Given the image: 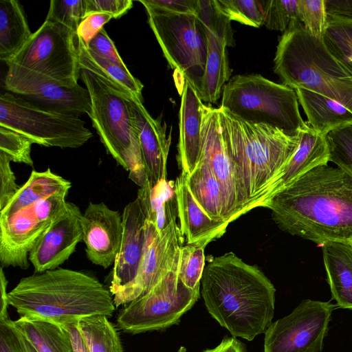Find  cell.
Listing matches in <instances>:
<instances>
[{
  "label": "cell",
  "mask_w": 352,
  "mask_h": 352,
  "mask_svg": "<svg viewBox=\"0 0 352 352\" xmlns=\"http://www.w3.org/2000/svg\"><path fill=\"white\" fill-rule=\"evenodd\" d=\"M264 13L263 25L269 30L285 32L302 23L298 0L261 1Z\"/></svg>",
  "instance_id": "35"
},
{
  "label": "cell",
  "mask_w": 352,
  "mask_h": 352,
  "mask_svg": "<svg viewBox=\"0 0 352 352\" xmlns=\"http://www.w3.org/2000/svg\"><path fill=\"white\" fill-rule=\"evenodd\" d=\"M218 113L245 213L263 207L298 147L299 133L291 136L267 124L248 122L221 107Z\"/></svg>",
  "instance_id": "3"
},
{
  "label": "cell",
  "mask_w": 352,
  "mask_h": 352,
  "mask_svg": "<svg viewBox=\"0 0 352 352\" xmlns=\"http://www.w3.org/2000/svg\"><path fill=\"white\" fill-rule=\"evenodd\" d=\"M67 193H56L0 217V263L2 267L26 270L29 254L36 243L63 210Z\"/></svg>",
  "instance_id": "12"
},
{
  "label": "cell",
  "mask_w": 352,
  "mask_h": 352,
  "mask_svg": "<svg viewBox=\"0 0 352 352\" xmlns=\"http://www.w3.org/2000/svg\"><path fill=\"white\" fill-rule=\"evenodd\" d=\"M200 158L209 164L221 184L224 199L223 220L230 223L245 214L234 166L222 136L218 109L204 104Z\"/></svg>",
  "instance_id": "16"
},
{
  "label": "cell",
  "mask_w": 352,
  "mask_h": 352,
  "mask_svg": "<svg viewBox=\"0 0 352 352\" xmlns=\"http://www.w3.org/2000/svg\"><path fill=\"white\" fill-rule=\"evenodd\" d=\"M350 243H351V244L352 245V241H350Z\"/></svg>",
  "instance_id": "53"
},
{
  "label": "cell",
  "mask_w": 352,
  "mask_h": 352,
  "mask_svg": "<svg viewBox=\"0 0 352 352\" xmlns=\"http://www.w3.org/2000/svg\"><path fill=\"white\" fill-rule=\"evenodd\" d=\"M139 199L146 219L154 224L160 232L177 216V207L175 192V182L166 179L159 182L151 187L147 182L138 190Z\"/></svg>",
  "instance_id": "30"
},
{
  "label": "cell",
  "mask_w": 352,
  "mask_h": 352,
  "mask_svg": "<svg viewBox=\"0 0 352 352\" xmlns=\"http://www.w3.org/2000/svg\"><path fill=\"white\" fill-rule=\"evenodd\" d=\"M8 280L3 272V267L0 269V320L8 319V299L7 292Z\"/></svg>",
  "instance_id": "51"
},
{
  "label": "cell",
  "mask_w": 352,
  "mask_h": 352,
  "mask_svg": "<svg viewBox=\"0 0 352 352\" xmlns=\"http://www.w3.org/2000/svg\"><path fill=\"white\" fill-rule=\"evenodd\" d=\"M175 192L179 226L186 244H208L223 235L229 223L214 220L204 211L193 197L186 175L181 174L177 177Z\"/></svg>",
  "instance_id": "22"
},
{
  "label": "cell",
  "mask_w": 352,
  "mask_h": 352,
  "mask_svg": "<svg viewBox=\"0 0 352 352\" xmlns=\"http://www.w3.org/2000/svg\"><path fill=\"white\" fill-rule=\"evenodd\" d=\"M283 231L318 245L352 241V175L328 164L305 173L264 205Z\"/></svg>",
  "instance_id": "1"
},
{
  "label": "cell",
  "mask_w": 352,
  "mask_h": 352,
  "mask_svg": "<svg viewBox=\"0 0 352 352\" xmlns=\"http://www.w3.org/2000/svg\"><path fill=\"white\" fill-rule=\"evenodd\" d=\"M205 243L186 244L180 250L178 276L188 288L194 289L200 286L205 269Z\"/></svg>",
  "instance_id": "36"
},
{
  "label": "cell",
  "mask_w": 352,
  "mask_h": 352,
  "mask_svg": "<svg viewBox=\"0 0 352 352\" xmlns=\"http://www.w3.org/2000/svg\"><path fill=\"white\" fill-rule=\"evenodd\" d=\"M322 40L331 55L352 74V22L327 21Z\"/></svg>",
  "instance_id": "34"
},
{
  "label": "cell",
  "mask_w": 352,
  "mask_h": 352,
  "mask_svg": "<svg viewBox=\"0 0 352 352\" xmlns=\"http://www.w3.org/2000/svg\"><path fill=\"white\" fill-rule=\"evenodd\" d=\"M202 352H246V346L234 337H225L216 347Z\"/></svg>",
  "instance_id": "50"
},
{
  "label": "cell",
  "mask_w": 352,
  "mask_h": 352,
  "mask_svg": "<svg viewBox=\"0 0 352 352\" xmlns=\"http://www.w3.org/2000/svg\"><path fill=\"white\" fill-rule=\"evenodd\" d=\"M200 287L208 313L233 337L252 341L272 323L274 285L256 265L234 253L212 258L205 266Z\"/></svg>",
  "instance_id": "2"
},
{
  "label": "cell",
  "mask_w": 352,
  "mask_h": 352,
  "mask_svg": "<svg viewBox=\"0 0 352 352\" xmlns=\"http://www.w3.org/2000/svg\"><path fill=\"white\" fill-rule=\"evenodd\" d=\"M78 327L89 352H124L119 333L106 316L82 318Z\"/></svg>",
  "instance_id": "33"
},
{
  "label": "cell",
  "mask_w": 352,
  "mask_h": 352,
  "mask_svg": "<svg viewBox=\"0 0 352 352\" xmlns=\"http://www.w3.org/2000/svg\"><path fill=\"white\" fill-rule=\"evenodd\" d=\"M325 136L307 123L300 130L298 147L283 169L270 198L312 168L328 164L329 153Z\"/></svg>",
  "instance_id": "23"
},
{
  "label": "cell",
  "mask_w": 352,
  "mask_h": 352,
  "mask_svg": "<svg viewBox=\"0 0 352 352\" xmlns=\"http://www.w3.org/2000/svg\"><path fill=\"white\" fill-rule=\"evenodd\" d=\"M122 217V241L113 265L109 287L113 296L129 286L136 279L146 244V217L138 197L124 207Z\"/></svg>",
  "instance_id": "19"
},
{
  "label": "cell",
  "mask_w": 352,
  "mask_h": 352,
  "mask_svg": "<svg viewBox=\"0 0 352 352\" xmlns=\"http://www.w3.org/2000/svg\"><path fill=\"white\" fill-rule=\"evenodd\" d=\"M5 88L12 94L41 105L78 116L89 114L91 98L87 88L70 86L19 66H8Z\"/></svg>",
  "instance_id": "15"
},
{
  "label": "cell",
  "mask_w": 352,
  "mask_h": 352,
  "mask_svg": "<svg viewBox=\"0 0 352 352\" xmlns=\"http://www.w3.org/2000/svg\"><path fill=\"white\" fill-rule=\"evenodd\" d=\"M335 305L305 299L289 314L270 324L264 352H320Z\"/></svg>",
  "instance_id": "13"
},
{
  "label": "cell",
  "mask_w": 352,
  "mask_h": 352,
  "mask_svg": "<svg viewBox=\"0 0 352 352\" xmlns=\"http://www.w3.org/2000/svg\"><path fill=\"white\" fill-rule=\"evenodd\" d=\"M177 217L173 218L160 232L146 219L145 249L138 276L129 286L113 296L116 307L145 294L172 270L184 243Z\"/></svg>",
  "instance_id": "14"
},
{
  "label": "cell",
  "mask_w": 352,
  "mask_h": 352,
  "mask_svg": "<svg viewBox=\"0 0 352 352\" xmlns=\"http://www.w3.org/2000/svg\"><path fill=\"white\" fill-rule=\"evenodd\" d=\"M142 4L148 24L170 67L181 74L199 94L208 54L203 23L196 14L177 13Z\"/></svg>",
  "instance_id": "9"
},
{
  "label": "cell",
  "mask_w": 352,
  "mask_h": 352,
  "mask_svg": "<svg viewBox=\"0 0 352 352\" xmlns=\"http://www.w3.org/2000/svg\"><path fill=\"white\" fill-rule=\"evenodd\" d=\"M327 21L352 22V0H324Z\"/></svg>",
  "instance_id": "48"
},
{
  "label": "cell",
  "mask_w": 352,
  "mask_h": 352,
  "mask_svg": "<svg viewBox=\"0 0 352 352\" xmlns=\"http://www.w3.org/2000/svg\"><path fill=\"white\" fill-rule=\"evenodd\" d=\"M14 322L38 352H74L68 331L56 322L29 316Z\"/></svg>",
  "instance_id": "31"
},
{
  "label": "cell",
  "mask_w": 352,
  "mask_h": 352,
  "mask_svg": "<svg viewBox=\"0 0 352 352\" xmlns=\"http://www.w3.org/2000/svg\"><path fill=\"white\" fill-rule=\"evenodd\" d=\"M32 34L20 3L16 0H1L0 59L8 63Z\"/></svg>",
  "instance_id": "29"
},
{
  "label": "cell",
  "mask_w": 352,
  "mask_h": 352,
  "mask_svg": "<svg viewBox=\"0 0 352 352\" xmlns=\"http://www.w3.org/2000/svg\"><path fill=\"white\" fill-rule=\"evenodd\" d=\"M321 246L332 298L338 307L352 310V245L328 241Z\"/></svg>",
  "instance_id": "24"
},
{
  "label": "cell",
  "mask_w": 352,
  "mask_h": 352,
  "mask_svg": "<svg viewBox=\"0 0 352 352\" xmlns=\"http://www.w3.org/2000/svg\"><path fill=\"white\" fill-rule=\"evenodd\" d=\"M82 241L93 263L107 268L113 265L123 231L122 217L104 203L89 202L82 214Z\"/></svg>",
  "instance_id": "18"
},
{
  "label": "cell",
  "mask_w": 352,
  "mask_h": 352,
  "mask_svg": "<svg viewBox=\"0 0 352 352\" xmlns=\"http://www.w3.org/2000/svg\"><path fill=\"white\" fill-rule=\"evenodd\" d=\"M32 70L70 86L78 85L77 34L65 26L45 20L8 63Z\"/></svg>",
  "instance_id": "11"
},
{
  "label": "cell",
  "mask_w": 352,
  "mask_h": 352,
  "mask_svg": "<svg viewBox=\"0 0 352 352\" xmlns=\"http://www.w3.org/2000/svg\"><path fill=\"white\" fill-rule=\"evenodd\" d=\"M0 352H38L8 318L0 320Z\"/></svg>",
  "instance_id": "42"
},
{
  "label": "cell",
  "mask_w": 352,
  "mask_h": 352,
  "mask_svg": "<svg viewBox=\"0 0 352 352\" xmlns=\"http://www.w3.org/2000/svg\"><path fill=\"white\" fill-rule=\"evenodd\" d=\"M86 45L90 52L98 56L120 66L126 67V65L124 63L117 51L114 43L108 36L104 28H102Z\"/></svg>",
  "instance_id": "45"
},
{
  "label": "cell",
  "mask_w": 352,
  "mask_h": 352,
  "mask_svg": "<svg viewBox=\"0 0 352 352\" xmlns=\"http://www.w3.org/2000/svg\"><path fill=\"white\" fill-rule=\"evenodd\" d=\"M72 183L54 173L50 168L45 171L32 170L28 181L0 211V217H6L56 193H68Z\"/></svg>",
  "instance_id": "28"
},
{
  "label": "cell",
  "mask_w": 352,
  "mask_h": 352,
  "mask_svg": "<svg viewBox=\"0 0 352 352\" xmlns=\"http://www.w3.org/2000/svg\"><path fill=\"white\" fill-rule=\"evenodd\" d=\"M178 160L182 175L188 176L197 166L202 149V100L184 79L181 91Z\"/></svg>",
  "instance_id": "21"
},
{
  "label": "cell",
  "mask_w": 352,
  "mask_h": 352,
  "mask_svg": "<svg viewBox=\"0 0 352 352\" xmlns=\"http://www.w3.org/2000/svg\"><path fill=\"white\" fill-rule=\"evenodd\" d=\"M295 91L307 124L317 133L326 135L334 129L352 125V112L342 104L308 89Z\"/></svg>",
  "instance_id": "26"
},
{
  "label": "cell",
  "mask_w": 352,
  "mask_h": 352,
  "mask_svg": "<svg viewBox=\"0 0 352 352\" xmlns=\"http://www.w3.org/2000/svg\"><path fill=\"white\" fill-rule=\"evenodd\" d=\"M11 159L0 151V211H1L20 189L10 166Z\"/></svg>",
  "instance_id": "43"
},
{
  "label": "cell",
  "mask_w": 352,
  "mask_h": 352,
  "mask_svg": "<svg viewBox=\"0 0 352 352\" xmlns=\"http://www.w3.org/2000/svg\"><path fill=\"white\" fill-rule=\"evenodd\" d=\"M82 217L78 206L67 201L29 254L35 273L58 268L74 253L82 241Z\"/></svg>",
  "instance_id": "17"
},
{
  "label": "cell",
  "mask_w": 352,
  "mask_h": 352,
  "mask_svg": "<svg viewBox=\"0 0 352 352\" xmlns=\"http://www.w3.org/2000/svg\"><path fill=\"white\" fill-rule=\"evenodd\" d=\"M299 16L305 29L322 39L327 27L324 0H298Z\"/></svg>",
  "instance_id": "40"
},
{
  "label": "cell",
  "mask_w": 352,
  "mask_h": 352,
  "mask_svg": "<svg viewBox=\"0 0 352 352\" xmlns=\"http://www.w3.org/2000/svg\"><path fill=\"white\" fill-rule=\"evenodd\" d=\"M80 78L89 91V116L107 153L129 172L140 188L148 182L138 133L126 96L95 74L80 69Z\"/></svg>",
  "instance_id": "6"
},
{
  "label": "cell",
  "mask_w": 352,
  "mask_h": 352,
  "mask_svg": "<svg viewBox=\"0 0 352 352\" xmlns=\"http://www.w3.org/2000/svg\"><path fill=\"white\" fill-rule=\"evenodd\" d=\"M77 53L80 69L100 76L124 96L143 101L142 92L144 86L130 73L126 66H120L94 54L78 36Z\"/></svg>",
  "instance_id": "27"
},
{
  "label": "cell",
  "mask_w": 352,
  "mask_h": 352,
  "mask_svg": "<svg viewBox=\"0 0 352 352\" xmlns=\"http://www.w3.org/2000/svg\"><path fill=\"white\" fill-rule=\"evenodd\" d=\"M178 352H186V349L184 346H181Z\"/></svg>",
  "instance_id": "52"
},
{
  "label": "cell",
  "mask_w": 352,
  "mask_h": 352,
  "mask_svg": "<svg viewBox=\"0 0 352 352\" xmlns=\"http://www.w3.org/2000/svg\"><path fill=\"white\" fill-rule=\"evenodd\" d=\"M274 63V72L285 85L320 94L352 112V74L302 23L280 37Z\"/></svg>",
  "instance_id": "5"
},
{
  "label": "cell",
  "mask_w": 352,
  "mask_h": 352,
  "mask_svg": "<svg viewBox=\"0 0 352 352\" xmlns=\"http://www.w3.org/2000/svg\"><path fill=\"white\" fill-rule=\"evenodd\" d=\"M325 137L329 162L352 175V125L334 129Z\"/></svg>",
  "instance_id": "38"
},
{
  "label": "cell",
  "mask_w": 352,
  "mask_h": 352,
  "mask_svg": "<svg viewBox=\"0 0 352 352\" xmlns=\"http://www.w3.org/2000/svg\"><path fill=\"white\" fill-rule=\"evenodd\" d=\"M179 259V256L172 270L147 293L119 311L117 326L120 329L131 334L162 331L178 324L192 308L199 297L200 286L192 289L181 281Z\"/></svg>",
  "instance_id": "10"
},
{
  "label": "cell",
  "mask_w": 352,
  "mask_h": 352,
  "mask_svg": "<svg viewBox=\"0 0 352 352\" xmlns=\"http://www.w3.org/2000/svg\"><path fill=\"white\" fill-rule=\"evenodd\" d=\"M219 11L230 21L259 28L264 23V13L261 1L215 0Z\"/></svg>",
  "instance_id": "37"
},
{
  "label": "cell",
  "mask_w": 352,
  "mask_h": 352,
  "mask_svg": "<svg viewBox=\"0 0 352 352\" xmlns=\"http://www.w3.org/2000/svg\"><path fill=\"white\" fill-rule=\"evenodd\" d=\"M132 7L131 0H83L82 19L94 13H106L113 19H119Z\"/></svg>",
  "instance_id": "44"
},
{
  "label": "cell",
  "mask_w": 352,
  "mask_h": 352,
  "mask_svg": "<svg viewBox=\"0 0 352 352\" xmlns=\"http://www.w3.org/2000/svg\"><path fill=\"white\" fill-rule=\"evenodd\" d=\"M111 19L113 16L106 13L89 14L81 20L76 34L87 45Z\"/></svg>",
  "instance_id": "46"
},
{
  "label": "cell",
  "mask_w": 352,
  "mask_h": 352,
  "mask_svg": "<svg viewBox=\"0 0 352 352\" xmlns=\"http://www.w3.org/2000/svg\"><path fill=\"white\" fill-rule=\"evenodd\" d=\"M32 141L10 129L0 126V151L6 154L12 162L33 166L31 157Z\"/></svg>",
  "instance_id": "39"
},
{
  "label": "cell",
  "mask_w": 352,
  "mask_h": 352,
  "mask_svg": "<svg viewBox=\"0 0 352 352\" xmlns=\"http://www.w3.org/2000/svg\"><path fill=\"white\" fill-rule=\"evenodd\" d=\"M127 100L138 131L147 179L153 187L166 179L170 136L167 138L165 125L150 115L142 101L134 98H127Z\"/></svg>",
  "instance_id": "20"
},
{
  "label": "cell",
  "mask_w": 352,
  "mask_h": 352,
  "mask_svg": "<svg viewBox=\"0 0 352 352\" xmlns=\"http://www.w3.org/2000/svg\"><path fill=\"white\" fill-rule=\"evenodd\" d=\"M83 18V0H51L45 20L65 26L76 33Z\"/></svg>",
  "instance_id": "41"
},
{
  "label": "cell",
  "mask_w": 352,
  "mask_h": 352,
  "mask_svg": "<svg viewBox=\"0 0 352 352\" xmlns=\"http://www.w3.org/2000/svg\"><path fill=\"white\" fill-rule=\"evenodd\" d=\"M204 28L208 54L199 95L202 101L215 103L222 95L225 85L230 79L232 69L230 67L226 47L234 45L221 34L204 25Z\"/></svg>",
  "instance_id": "25"
},
{
  "label": "cell",
  "mask_w": 352,
  "mask_h": 352,
  "mask_svg": "<svg viewBox=\"0 0 352 352\" xmlns=\"http://www.w3.org/2000/svg\"><path fill=\"white\" fill-rule=\"evenodd\" d=\"M8 299L20 316L60 325L96 315L110 318L116 308L109 289L96 278L62 267L22 278Z\"/></svg>",
  "instance_id": "4"
},
{
  "label": "cell",
  "mask_w": 352,
  "mask_h": 352,
  "mask_svg": "<svg viewBox=\"0 0 352 352\" xmlns=\"http://www.w3.org/2000/svg\"><path fill=\"white\" fill-rule=\"evenodd\" d=\"M221 107L254 124H265L295 136L302 120L295 89L259 74L235 75L225 85Z\"/></svg>",
  "instance_id": "7"
},
{
  "label": "cell",
  "mask_w": 352,
  "mask_h": 352,
  "mask_svg": "<svg viewBox=\"0 0 352 352\" xmlns=\"http://www.w3.org/2000/svg\"><path fill=\"white\" fill-rule=\"evenodd\" d=\"M0 126L26 136L33 144L47 147L77 148L93 136L78 116L11 93L0 96Z\"/></svg>",
  "instance_id": "8"
},
{
  "label": "cell",
  "mask_w": 352,
  "mask_h": 352,
  "mask_svg": "<svg viewBox=\"0 0 352 352\" xmlns=\"http://www.w3.org/2000/svg\"><path fill=\"white\" fill-rule=\"evenodd\" d=\"M140 3L177 13L196 14L197 0H143Z\"/></svg>",
  "instance_id": "47"
},
{
  "label": "cell",
  "mask_w": 352,
  "mask_h": 352,
  "mask_svg": "<svg viewBox=\"0 0 352 352\" xmlns=\"http://www.w3.org/2000/svg\"><path fill=\"white\" fill-rule=\"evenodd\" d=\"M62 326L68 331L74 352H89V349L78 327V321L66 322Z\"/></svg>",
  "instance_id": "49"
},
{
  "label": "cell",
  "mask_w": 352,
  "mask_h": 352,
  "mask_svg": "<svg viewBox=\"0 0 352 352\" xmlns=\"http://www.w3.org/2000/svg\"><path fill=\"white\" fill-rule=\"evenodd\" d=\"M186 177L193 197L204 211L214 220L224 221L222 188L209 164L200 158L194 170Z\"/></svg>",
  "instance_id": "32"
}]
</instances>
